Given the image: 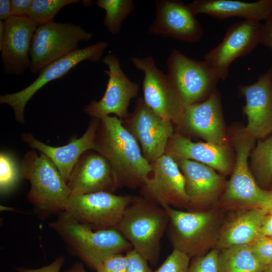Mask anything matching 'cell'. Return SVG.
Here are the masks:
<instances>
[{"mask_svg":"<svg viewBox=\"0 0 272 272\" xmlns=\"http://www.w3.org/2000/svg\"><path fill=\"white\" fill-rule=\"evenodd\" d=\"M262 26L261 22L253 20L234 23L228 27L222 41L205 54L204 60L220 80L227 79L234 60L250 53L260 43Z\"/></svg>","mask_w":272,"mask_h":272,"instance_id":"12","label":"cell"},{"mask_svg":"<svg viewBox=\"0 0 272 272\" xmlns=\"http://www.w3.org/2000/svg\"><path fill=\"white\" fill-rule=\"evenodd\" d=\"M134 199L107 191L71 194L60 215L93 230L116 229L126 209Z\"/></svg>","mask_w":272,"mask_h":272,"instance_id":"7","label":"cell"},{"mask_svg":"<svg viewBox=\"0 0 272 272\" xmlns=\"http://www.w3.org/2000/svg\"><path fill=\"white\" fill-rule=\"evenodd\" d=\"M13 16L11 0L0 1V20L5 21Z\"/></svg>","mask_w":272,"mask_h":272,"instance_id":"39","label":"cell"},{"mask_svg":"<svg viewBox=\"0 0 272 272\" xmlns=\"http://www.w3.org/2000/svg\"><path fill=\"white\" fill-rule=\"evenodd\" d=\"M96 4L105 10L103 24L113 35L119 33L122 22L134 9L131 0H98Z\"/></svg>","mask_w":272,"mask_h":272,"instance_id":"28","label":"cell"},{"mask_svg":"<svg viewBox=\"0 0 272 272\" xmlns=\"http://www.w3.org/2000/svg\"><path fill=\"white\" fill-rule=\"evenodd\" d=\"M20 177V169H18L14 157L9 153L0 154V190L6 193L14 188Z\"/></svg>","mask_w":272,"mask_h":272,"instance_id":"30","label":"cell"},{"mask_svg":"<svg viewBox=\"0 0 272 272\" xmlns=\"http://www.w3.org/2000/svg\"><path fill=\"white\" fill-rule=\"evenodd\" d=\"M92 32L80 26L55 21L37 27L30 51V72L37 74L53 61L78 49L82 41H90Z\"/></svg>","mask_w":272,"mask_h":272,"instance_id":"8","label":"cell"},{"mask_svg":"<svg viewBox=\"0 0 272 272\" xmlns=\"http://www.w3.org/2000/svg\"><path fill=\"white\" fill-rule=\"evenodd\" d=\"M5 22V35L0 45L4 72L22 76L30 67V48L37 27L28 16H13Z\"/></svg>","mask_w":272,"mask_h":272,"instance_id":"19","label":"cell"},{"mask_svg":"<svg viewBox=\"0 0 272 272\" xmlns=\"http://www.w3.org/2000/svg\"><path fill=\"white\" fill-rule=\"evenodd\" d=\"M156 18L149 27L151 34L186 42L200 41L203 28L188 4L178 0L155 2Z\"/></svg>","mask_w":272,"mask_h":272,"instance_id":"17","label":"cell"},{"mask_svg":"<svg viewBox=\"0 0 272 272\" xmlns=\"http://www.w3.org/2000/svg\"><path fill=\"white\" fill-rule=\"evenodd\" d=\"M102 62L108 67V70L104 71L109 77L105 93L99 101H92L83 110L97 119L110 114L120 118L126 117L130 101L137 96L139 86L127 77L116 55L108 54L102 59Z\"/></svg>","mask_w":272,"mask_h":272,"instance_id":"14","label":"cell"},{"mask_svg":"<svg viewBox=\"0 0 272 272\" xmlns=\"http://www.w3.org/2000/svg\"><path fill=\"white\" fill-rule=\"evenodd\" d=\"M99 122V119L93 118L87 130L80 138L74 137L67 144L60 147L47 145L28 132L22 134V140L31 148L48 157L67 183L75 165L82 154L87 151L94 150V139Z\"/></svg>","mask_w":272,"mask_h":272,"instance_id":"21","label":"cell"},{"mask_svg":"<svg viewBox=\"0 0 272 272\" xmlns=\"http://www.w3.org/2000/svg\"><path fill=\"white\" fill-rule=\"evenodd\" d=\"M245 99L243 112L247 117L246 131L256 139L272 133V67L249 85L239 87Z\"/></svg>","mask_w":272,"mask_h":272,"instance_id":"18","label":"cell"},{"mask_svg":"<svg viewBox=\"0 0 272 272\" xmlns=\"http://www.w3.org/2000/svg\"><path fill=\"white\" fill-rule=\"evenodd\" d=\"M251 172L257 184L262 188L272 183V135L259 140L251 155Z\"/></svg>","mask_w":272,"mask_h":272,"instance_id":"27","label":"cell"},{"mask_svg":"<svg viewBox=\"0 0 272 272\" xmlns=\"http://www.w3.org/2000/svg\"><path fill=\"white\" fill-rule=\"evenodd\" d=\"M190 259L185 253L173 249L154 272H187Z\"/></svg>","mask_w":272,"mask_h":272,"instance_id":"32","label":"cell"},{"mask_svg":"<svg viewBox=\"0 0 272 272\" xmlns=\"http://www.w3.org/2000/svg\"><path fill=\"white\" fill-rule=\"evenodd\" d=\"M67 185L71 194L114 191L117 184L107 160L97 152L87 151L79 159Z\"/></svg>","mask_w":272,"mask_h":272,"instance_id":"20","label":"cell"},{"mask_svg":"<svg viewBox=\"0 0 272 272\" xmlns=\"http://www.w3.org/2000/svg\"><path fill=\"white\" fill-rule=\"evenodd\" d=\"M262 272H272V262L266 265Z\"/></svg>","mask_w":272,"mask_h":272,"instance_id":"43","label":"cell"},{"mask_svg":"<svg viewBox=\"0 0 272 272\" xmlns=\"http://www.w3.org/2000/svg\"><path fill=\"white\" fill-rule=\"evenodd\" d=\"M127 260L122 253L110 256L96 269V272H126Z\"/></svg>","mask_w":272,"mask_h":272,"instance_id":"34","label":"cell"},{"mask_svg":"<svg viewBox=\"0 0 272 272\" xmlns=\"http://www.w3.org/2000/svg\"><path fill=\"white\" fill-rule=\"evenodd\" d=\"M151 165L152 176L142 186L145 198L163 208L187 210L185 178L177 162L164 154Z\"/></svg>","mask_w":272,"mask_h":272,"instance_id":"13","label":"cell"},{"mask_svg":"<svg viewBox=\"0 0 272 272\" xmlns=\"http://www.w3.org/2000/svg\"><path fill=\"white\" fill-rule=\"evenodd\" d=\"M261 236L272 237V212L265 217L261 229Z\"/></svg>","mask_w":272,"mask_h":272,"instance_id":"40","label":"cell"},{"mask_svg":"<svg viewBox=\"0 0 272 272\" xmlns=\"http://www.w3.org/2000/svg\"><path fill=\"white\" fill-rule=\"evenodd\" d=\"M165 154L175 161L189 160L202 163L224 175L232 169L231 154L227 144L193 142L176 133L169 139Z\"/></svg>","mask_w":272,"mask_h":272,"instance_id":"22","label":"cell"},{"mask_svg":"<svg viewBox=\"0 0 272 272\" xmlns=\"http://www.w3.org/2000/svg\"><path fill=\"white\" fill-rule=\"evenodd\" d=\"M187 4L196 15L203 14L220 19L238 17L261 22L272 13V0H194Z\"/></svg>","mask_w":272,"mask_h":272,"instance_id":"25","label":"cell"},{"mask_svg":"<svg viewBox=\"0 0 272 272\" xmlns=\"http://www.w3.org/2000/svg\"><path fill=\"white\" fill-rule=\"evenodd\" d=\"M169 216L167 236L173 249L191 258L205 255L214 248L224 218L217 207L201 211L164 207Z\"/></svg>","mask_w":272,"mask_h":272,"instance_id":"2","label":"cell"},{"mask_svg":"<svg viewBox=\"0 0 272 272\" xmlns=\"http://www.w3.org/2000/svg\"><path fill=\"white\" fill-rule=\"evenodd\" d=\"M249 246L263 265L266 266L272 262V237L262 236Z\"/></svg>","mask_w":272,"mask_h":272,"instance_id":"33","label":"cell"},{"mask_svg":"<svg viewBox=\"0 0 272 272\" xmlns=\"http://www.w3.org/2000/svg\"><path fill=\"white\" fill-rule=\"evenodd\" d=\"M169 216L162 207L146 198H137L126 209L117 229L149 263L157 264L161 240Z\"/></svg>","mask_w":272,"mask_h":272,"instance_id":"4","label":"cell"},{"mask_svg":"<svg viewBox=\"0 0 272 272\" xmlns=\"http://www.w3.org/2000/svg\"><path fill=\"white\" fill-rule=\"evenodd\" d=\"M271 190H272V184L271 185Z\"/></svg>","mask_w":272,"mask_h":272,"instance_id":"44","label":"cell"},{"mask_svg":"<svg viewBox=\"0 0 272 272\" xmlns=\"http://www.w3.org/2000/svg\"><path fill=\"white\" fill-rule=\"evenodd\" d=\"M255 141L245 128L233 136L236 158L231 178L217 205L222 211L260 208L272 212V190L257 184L248 166V157Z\"/></svg>","mask_w":272,"mask_h":272,"instance_id":"3","label":"cell"},{"mask_svg":"<svg viewBox=\"0 0 272 272\" xmlns=\"http://www.w3.org/2000/svg\"><path fill=\"white\" fill-rule=\"evenodd\" d=\"M219 252L214 248L204 255L191 258L187 272H219Z\"/></svg>","mask_w":272,"mask_h":272,"instance_id":"31","label":"cell"},{"mask_svg":"<svg viewBox=\"0 0 272 272\" xmlns=\"http://www.w3.org/2000/svg\"><path fill=\"white\" fill-rule=\"evenodd\" d=\"M167 75L186 107L207 99L220 80L205 60L193 59L176 49L167 59Z\"/></svg>","mask_w":272,"mask_h":272,"instance_id":"9","label":"cell"},{"mask_svg":"<svg viewBox=\"0 0 272 272\" xmlns=\"http://www.w3.org/2000/svg\"><path fill=\"white\" fill-rule=\"evenodd\" d=\"M176 161L185 178L189 200L186 211H201L217 207L227 184L224 178L202 163L189 160Z\"/></svg>","mask_w":272,"mask_h":272,"instance_id":"16","label":"cell"},{"mask_svg":"<svg viewBox=\"0 0 272 272\" xmlns=\"http://www.w3.org/2000/svg\"><path fill=\"white\" fill-rule=\"evenodd\" d=\"M172 121L154 112L140 98L129 119V131L140 145L145 158L152 162L165 154L172 136Z\"/></svg>","mask_w":272,"mask_h":272,"instance_id":"15","label":"cell"},{"mask_svg":"<svg viewBox=\"0 0 272 272\" xmlns=\"http://www.w3.org/2000/svg\"><path fill=\"white\" fill-rule=\"evenodd\" d=\"M6 31V25L5 22L4 21H0V45L2 44Z\"/></svg>","mask_w":272,"mask_h":272,"instance_id":"42","label":"cell"},{"mask_svg":"<svg viewBox=\"0 0 272 272\" xmlns=\"http://www.w3.org/2000/svg\"><path fill=\"white\" fill-rule=\"evenodd\" d=\"M260 43L272 51V13L262 24Z\"/></svg>","mask_w":272,"mask_h":272,"instance_id":"36","label":"cell"},{"mask_svg":"<svg viewBox=\"0 0 272 272\" xmlns=\"http://www.w3.org/2000/svg\"><path fill=\"white\" fill-rule=\"evenodd\" d=\"M94 151L110 163L119 186H142L152 166L141 151L138 142L117 116L99 119L94 139Z\"/></svg>","mask_w":272,"mask_h":272,"instance_id":"1","label":"cell"},{"mask_svg":"<svg viewBox=\"0 0 272 272\" xmlns=\"http://www.w3.org/2000/svg\"><path fill=\"white\" fill-rule=\"evenodd\" d=\"M64 263V257L61 256L57 258L48 265L37 269H29L22 267L17 268L18 272H59Z\"/></svg>","mask_w":272,"mask_h":272,"instance_id":"37","label":"cell"},{"mask_svg":"<svg viewBox=\"0 0 272 272\" xmlns=\"http://www.w3.org/2000/svg\"><path fill=\"white\" fill-rule=\"evenodd\" d=\"M79 2L78 0H33L27 16L39 27L54 21L55 16L64 7Z\"/></svg>","mask_w":272,"mask_h":272,"instance_id":"29","label":"cell"},{"mask_svg":"<svg viewBox=\"0 0 272 272\" xmlns=\"http://www.w3.org/2000/svg\"><path fill=\"white\" fill-rule=\"evenodd\" d=\"M127 264L126 272H154L149 266V262L134 249L126 252Z\"/></svg>","mask_w":272,"mask_h":272,"instance_id":"35","label":"cell"},{"mask_svg":"<svg viewBox=\"0 0 272 272\" xmlns=\"http://www.w3.org/2000/svg\"><path fill=\"white\" fill-rule=\"evenodd\" d=\"M33 0H11L13 16H27Z\"/></svg>","mask_w":272,"mask_h":272,"instance_id":"38","label":"cell"},{"mask_svg":"<svg viewBox=\"0 0 272 272\" xmlns=\"http://www.w3.org/2000/svg\"><path fill=\"white\" fill-rule=\"evenodd\" d=\"M219 272H262L263 265L249 245H238L220 249Z\"/></svg>","mask_w":272,"mask_h":272,"instance_id":"26","label":"cell"},{"mask_svg":"<svg viewBox=\"0 0 272 272\" xmlns=\"http://www.w3.org/2000/svg\"><path fill=\"white\" fill-rule=\"evenodd\" d=\"M65 272H87L83 265L80 263H77L73 265L71 268L67 270Z\"/></svg>","mask_w":272,"mask_h":272,"instance_id":"41","label":"cell"},{"mask_svg":"<svg viewBox=\"0 0 272 272\" xmlns=\"http://www.w3.org/2000/svg\"><path fill=\"white\" fill-rule=\"evenodd\" d=\"M181 122L207 142L226 144L221 100L216 90L203 101L187 106Z\"/></svg>","mask_w":272,"mask_h":272,"instance_id":"23","label":"cell"},{"mask_svg":"<svg viewBox=\"0 0 272 272\" xmlns=\"http://www.w3.org/2000/svg\"><path fill=\"white\" fill-rule=\"evenodd\" d=\"M20 177L29 181L28 199L41 215L62 213L71 195L67 183L58 170L44 154L31 150L24 156Z\"/></svg>","mask_w":272,"mask_h":272,"instance_id":"5","label":"cell"},{"mask_svg":"<svg viewBox=\"0 0 272 272\" xmlns=\"http://www.w3.org/2000/svg\"><path fill=\"white\" fill-rule=\"evenodd\" d=\"M49 226L81 259L95 270L110 256L132 248L116 229L94 231L61 215Z\"/></svg>","mask_w":272,"mask_h":272,"instance_id":"6","label":"cell"},{"mask_svg":"<svg viewBox=\"0 0 272 272\" xmlns=\"http://www.w3.org/2000/svg\"><path fill=\"white\" fill-rule=\"evenodd\" d=\"M134 67L144 73V101L154 112L172 122L181 123L186 106L167 75L160 70L154 58L131 57Z\"/></svg>","mask_w":272,"mask_h":272,"instance_id":"11","label":"cell"},{"mask_svg":"<svg viewBox=\"0 0 272 272\" xmlns=\"http://www.w3.org/2000/svg\"><path fill=\"white\" fill-rule=\"evenodd\" d=\"M270 212L260 208L234 210L224 219L215 248L250 245L262 237L261 229L266 216Z\"/></svg>","mask_w":272,"mask_h":272,"instance_id":"24","label":"cell"},{"mask_svg":"<svg viewBox=\"0 0 272 272\" xmlns=\"http://www.w3.org/2000/svg\"><path fill=\"white\" fill-rule=\"evenodd\" d=\"M105 41L99 42L82 49H78L43 68L39 76L31 84L21 91L0 96V103L7 104L13 110L15 119L24 123V112L28 102L42 88L54 80L64 76L83 61H98L108 47Z\"/></svg>","mask_w":272,"mask_h":272,"instance_id":"10","label":"cell"}]
</instances>
